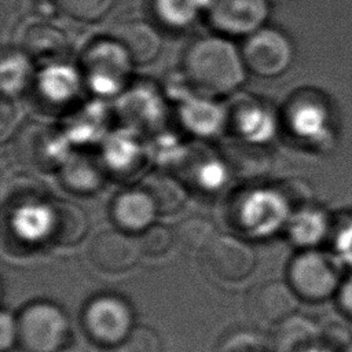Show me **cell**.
<instances>
[{
	"mask_svg": "<svg viewBox=\"0 0 352 352\" xmlns=\"http://www.w3.org/2000/svg\"><path fill=\"white\" fill-rule=\"evenodd\" d=\"M300 301L287 282L267 280L250 289L246 297V312L254 324L274 329L297 314Z\"/></svg>",
	"mask_w": 352,
	"mask_h": 352,
	"instance_id": "obj_5",
	"label": "cell"
},
{
	"mask_svg": "<svg viewBox=\"0 0 352 352\" xmlns=\"http://www.w3.org/2000/svg\"><path fill=\"white\" fill-rule=\"evenodd\" d=\"M320 344L319 322L296 314L274 327L270 352H305Z\"/></svg>",
	"mask_w": 352,
	"mask_h": 352,
	"instance_id": "obj_10",
	"label": "cell"
},
{
	"mask_svg": "<svg viewBox=\"0 0 352 352\" xmlns=\"http://www.w3.org/2000/svg\"><path fill=\"white\" fill-rule=\"evenodd\" d=\"M11 67H12V73L10 76V80L6 81L3 85L6 87L7 84L10 85V89H16L19 87H22L26 81V77H28V63L23 60V59H19L16 56H14L10 62Z\"/></svg>",
	"mask_w": 352,
	"mask_h": 352,
	"instance_id": "obj_26",
	"label": "cell"
},
{
	"mask_svg": "<svg viewBox=\"0 0 352 352\" xmlns=\"http://www.w3.org/2000/svg\"><path fill=\"white\" fill-rule=\"evenodd\" d=\"M242 58L253 73L274 77L283 73L292 63L293 47L282 32L263 28L253 32L245 41Z\"/></svg>",
	"mask_w": 352,
	"mask_h": 352,
	"instance_id": "obj_6",
	"label": "cell"
},
{
	"mask_svg": "<svg viewBox=\"0 0 352 352\" xmlns=\"http://www.w3.org/2000/svg\"><path fill=\"white\" fill-rule=\"evenodd\" d=\"M56 3L66 14L81 21H95L111 6V0H56Z\"/></svg>",
	"mask_w": 352,
	"mask_h": 352,
	"instance_id": "obj_21",
	"label": "cell"
},
{
	"mask_svg": "<svg viewBox=\"0 0 352 352\" xmlns=\"http://www.w3.org/2000/svg\"><path fill=\"white\" fill-rule=\"evenodd\" d=\"M341 282L336 261L320 252L305 250L289 264L287 283L300 300L322 302L336 297Z\"/></svg>",
	"mask_w": 352,
	"mask_h": 352,
	"instance_id": "obj_3",
	"label": "cell"
},
{
	"mask_svg": "<svg viewBox=\"0 0 352 352\" xmlns=\"http://www.w3.org/2000/svg\"><path fill=\"white\" fill-rule=\"evenodd\" d=\"M16 319L18 344L23 352H60L70 338L69 318L54 302H30Z\"/></svg>",
	"mask_w": 352,
	"mask_h": 352,
	"instance_id": "obj_2",
	"label": "cell"
},
{
	"mask_svg": "<svg viewBox=\"0 0 352 352\" xmlns=\"http://www.w3.org/2000/svg\"><path fill=\"white\" fill-rule=\"evenodd\" d=\"M336 249L340 260L352 265V224L344 227L336 239Z\"/></svg>",
	"mask_w": 352,
	"mask_h": 352,
	"instance_id": "obj_25",
	"label": "cell"
},
{
	"mask_svg": "<svg viewBox=\"0 0 352 352\" xmlns=\"http://www.w3.org/2000/svg\"><path fill=\"white\" fill-rule=\"evenodd\" d=\"M175 241V234L160 224L155 226H148L146 230H143L140 238L138 239L140 252L144 256H161L166 253L172 243Z\"/></svg>",
	"mask_w": 352,
	"mask_h": 352,
	"instance_id": "obj_20",
	"label": "cell"
},
{
	"mask_svg": "<svg viewBox=\"0 0 352 352\" xmlns=\"http://www.w3.org/2000/svg\"><path fill=\"white\" fill-rule=\"evenodd\" d=\"M320 344L334 352H342L352 344V329L342 318H329L319 323Z\"/></svg>",
	"mask_w": 352,
	"mask_h": 352,
	"instance_id": "obj_19",
	"label": "cell"
},
{
	"mask_svg": "<svg viewBox=\"0 0 352 352\" xmlns=\"http://www.w3.org/2000/svg\"><path fill=\"white\" fill-rule=\"evenodd\" d=\"M121 48L136 63H148L157 58L161 50L158 32L146 22L131 21L118 25L114 32Z\"/></svg>",
	"mask_w": 352,
	"mask_h": 352,
	"instance_id": "obj_11",
	"label": "cell"
},
{
	"mask_svg": "<svg viewBox=\"0 0 352 352\" xmlns=\"http://www.w3.org/2000/svg\"><path fill=\"white\" fill-rule=\"evenodd\" d=\"M267 12L265 0H209V19L226 33L256 32Z\"/></svg>",
	"mask_w": 352,
	"mask_h": 352,
	"instance_id": "obj_9",
	"label": "cell"
},
{
	"mask_svg": "<svg viewBox=\"0 0 352 352\" xmlns=\"http://www.w3.org/2000/svg\"><path fill=\"white\" fill-rule=\"evenodd\" d=\"M142 188L151 197L157 212L165 214L179 210L186 198L182 186L166 175L148 176Z\"/></svg>",
	"mask_w": 352,
	"mask_h": 352,
	"instance_id": "obj_14",
	"label": "cell"
},
{
	"mask_svg": "<svg viewBox=\"0 0 352 352\" xmlns=\"http://www.w3.org/2000/svg\"><path fill=\"white\" fill-rule=\"evenodd\" d=\"M327 230L326 219L322 213L315 210H307L300 213L293 223L294 239L301 245L318 243Z\"/></svg>",
	"mask_w": 352,
	"mask_h": 352,
	"instance_id": "obj_17",
	"label": "cell"
},
{
	"mask_svg": "<svg viewBox=\"0 0 352 352\" xmlns=\"http://www.w3.org/2000/svg\"><path fill=\"white\" fill-rule=\"evenodd\" d=\"M82 327L91 341L104 348H114L133 330V312L129 304L113 294L96 296L82 311Z\"/></svg>",
	"mask_w": 352,
	"mask_h": 352,
	"instance_id": "obj_4",
	"label": "cell"
},
{
	"mask_svg": "<svg viewBox=\"0 0 352 352\" xmlns=\"http://www.w3.org/2000/svg\"><path fill=\"white\" fill-rule=\"evenodd\" d=\"M48 231L60 245L78 242L87 231L84 212L67 201H56L48 210Z\"/></svg>",
	"mask_w": 352,
	"mask_h": 352,
	"instance_id": "obj_13",
	"label": "cell"
},
{
	"mask_svg": "<svg viewBox=\"0 0 352 352\" xmlns=\"http://www.w3.org/2000/svg\"><path fill=\"white\" fill-rule=\"evenodd\" d=\"M342 352H352V344H351L349 346H346V348H345Z\"/></svg>",
	"mask_w": 352,
	"mask_h": 352,
	"instance_id": "obj_29",
	"label": "cell"
},
{
	"mask_svg": "<svg viewBox=\"0 0 352 352\" xmlns=\"http://www.w3.org/2000/svg\"><path fill=\"white\" fill-rule=\"evenodd\" d=\"M28 51L40 59H55L66 52L65 36L50 25H34L26 33Z\"/></svg>",
	"mask_w": 352,
	"mask_h": 352,
	"instance_id": "obj_15",
	"label": "cell"
},
{
	"mask_svg": "<svg viewBox=\"0 0 352 352\" xmlns=\"http://www.w3.org/2000/svg\"><path fill=\"white\" fill-rule=\"evenodd\" d=\"M324 124V113L320 107L309 106L301 111L298 116V125L302 132L314 133L318 132Z\"/></svg>",
	"mask_w": 352,
	"mask_h": 352,
	"instance_id": "obj_23",
	"label": "cell"
},
{
	"mask_svg": "<svg viewBox=\"0 0 352 352\" xmlns=\"http://www.w3.org/2000/svg\"><path fill=\"white\" fill-rule=\"evenodd\" d=\"M336 300L342 315L352 319V274L342 279L336 294Z\"/></svg>",
	"mask_w": 352,
	"mask_h": 352,
	"instance_id": "obj_24",
	"label": "cell"
},
{
	"mask_svg": "<svg viewBox=\"0 0 352 352\" xmlns=\"http://www.w3.org/2000/svg\"><path fill=\"white\" fill-rule=\"evenodd\" d=\"M113 219L125 230H146L157 213L151 197L143 188L120 192L111 206Z\"/></svg>",
	"mask_w": 352,
	"mask_h": 352,
	"instance_id": "obj_12",
	"label": "cell"
},
{
	"mask_svg": "<svg viewBox=\"0 0 352 352\" xmlns=\"http://www.w3.org/2000/svg\"><path fill=\"white\" fill-rule=\"evenodd\" d=\"M243 58L235 47L220 37H202L190 44L184 70L198 88L216 95L234 91L245 78Z\"/></svg>",
	"mask_w": 352,
	"mask_h": 352,
	"instance_id": "obj_1",
	"label": "cell"
},
{
	"mask_svg": "<svg viewBox=\"0 0 352 352\" xmlns=\"http://www.w3.org/2000/svg\"><path fill=\"white\" fill-rule=\"evenodd\" d=\"M111 352H162V342L155 330L148 326H135L128 337Z\"/></svg>",
	"mask_w": 352,
	"mask_h": 352,
	"instance_id": "obj_18",
	"label": "cell"
},
{
	"mask_svg": "<svg viewBox=\"0 0 352 352\" xmlns=\"http://www.w3.org/2000/svg\"><path fill=\"white\" fill-rule=\"evenodd\" d=\"M256 352H270V349H264V351H256Z\"/></svg>",
	"mask_w": 352,
	"mask_h": 352,
	"instance_id": "obj_30",
	"label": "cell"
},
{
	"mask_svg": "<svg viewBox=\"0 0 352 352\" xmlns=\"http://www.w3.org/2000/svg\"><path fill=\"white\" fill-rule=\"evenodd\" d=\"M305 352H334V351H331V349H329V348L323 346L322 344H318V345H315V346L309 348V349H308V351H305Z\"/></svg>",
	"mask_w": 352,
	"mask_h": 352,
	"instance_id": "obj_28",
	"label": "cell"
},
{
	"mask_svg": "<svg viewBox=\"0 0 352 352\" xmlns=\"http://www.w3.org/2000/svg\"><path fill=\"white\" fill-rule=\"evenodd\" d=\"M16 121V110L15 106L11 100H7L6 98H3L1 100V138L6 139L8 131L12 128L14 122Z\"/></svg>",
	"mask_w": 352,
	"mask_h": 352,
	"instance_id": "obj_27",
	"label": "cell"
},
{
	"mask_svg": "<svg viewBox=\"0 0 352 352\" xmlns=\"http://www.w3.org/2000/svg\"><path fill=\"white\" fill-rule=\"evenodd\" d=\"M175 241L190 252L202 253L216 236L213 223L201 216H191L182 220L175 228Z\"/></svg>",
	"mask_w": 352,
	"mask_h": 352,
	"instance_id": "obj_16",
	"label": "cell"
},
{
	"mask_svg": "<svg viewBox=\"0 0 352 352\" xmlns=\"http://www.w3.org/2000/svg\"><path fill=\"white\" fill-rule=\"evenodd\" d=\"M18 342V319L8 311L0 314V352H8Z\"/></svg>",
	"mask_w": 352,
	"mask_h": 352,
	"instance_id": "obj_22",
	"label": "cell"
},
{
	"mask_svg": "<svg viewBox=\"0 0 352 352\" xmlns=\"http://www.w3.org/2000/svg\"><path fill=\"white\" fill-rule=\"evenodd\" d=\"M142 254L138 239L116 230L99 232L91 242L89 258L103 272L117 274L133 267Z\"/></svg>",
	"mask_w": 352,
	"mask_h": 352,
	"instance_id": "obj_8",
	"label": "cell"
},
{
	"mask_svg": "<svg viewBox=\"0 0 352 352\" xmlns=\"http://www.w3.org/2000/svg\"><path fill=\"white\" fill-rule=\"evenodd\" d=\"M201 256L210 275L223 282H239L248 278L256 265L252 248L231 235H216Z\"/></svg>",
	"mask_w": 352,
	"mask_h": 352,
	"instance_id": "obj_7",
	"label": "cell"
}]
</instances>
